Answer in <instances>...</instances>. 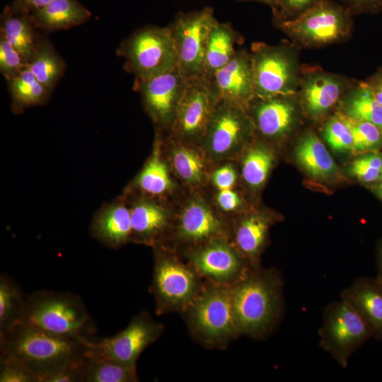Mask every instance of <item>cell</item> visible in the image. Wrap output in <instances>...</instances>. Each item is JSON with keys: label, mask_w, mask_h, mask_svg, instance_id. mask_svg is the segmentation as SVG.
<instances>
[{"label": "cell", "mask_w": 382, "mask_h": 382, "mask_svg": "<svg viewBox=\"0 0 382 382\" xmlns=\"http://www.w3.org/2000/svg\"><path fill=\"white\" fill-rule=\"evenodd\" d=\"M231 294L241 335L257 340L267 338L284 314V281L281 272L261 266L253 268L231 286Z\"/></svg>", "instance_id": "cell-1"}, {"label": "cell", "mask_w": 382, "mask_h": 382, "mask_svg": "<svg viewBox=\"0 0 382 382\" xmlns=\"http://www.w3.org/2000/svg\"><path fill=\"white\" fill-rule=\"evenodd\" d=\"M88 342L20 323L0 334V358L22 364L41 382L46 375L83 359Z\"/></svg>", "instance_id": "cell-2"}, {"label": "cell", "mask_w": 382, "mask_h": 382, "mask_svg": "<svg viewBox=\"0 0 382 382\" xmlns=\"http://www.w3.org/2000/svg\"><path fill=\"white\" fill-rule=\"evenodd\" d=\"M21 323L85 342L95 340L97 331L82 299L68 291L39 290L25 296Z\"/></svg>", "instance_id": "cell-3"}, {"label": "cell", "mask_w": 382, "mask_h": 382, "mask_svg": "<svg viewBox=\"0 0 382 382\" xmlns=\"http://www.w3.org/2000/svg\"><path fill=\"white\" fill-rule=\"evenodd\" d=\"M182 314L192 337L207 348L224 349L241 335L230 286L205 281L202 292Z\"/></svg>", "instance_id": "cell-4"}, {"label": "cell", "mask_w": 382, "mask_h": 382, "mask_svg": "<svg viewBox=\"0 0 382 382\" xmlns=\"http://www.w3.org/2000/svg\"><path fill=\"white\" fill-rule=\"evenodd\" d=\"M150 293L158 315L183 313L204 289L205 281L179 253L163 245L154 247Z\"/></svg>", "instance_id": "cell-5"}, {"label": "cell", "mask_w": 382, "mask_h": 382, "mask_svg": "<svg viewBox=\"0 0 382 382\" xmlns=\"http://www.w3.org/2000/svg\"><path fill=\"white\" fill-rule=\"evenodd\" d=\"M117 53L125 58V69L145 80L178 66L175 43L168 26H143L127 37Z\"/></svg>", "instance_id": "cell-6"}, {"label": "cell", "mask_w": 382, "mask_h": 382, "mask_svg": "<svg viewBox=\"0 0 382 382\" xmlns=\"http://www.w3.org/2000/svg\"><path fill=\"white\" fill-rule=\"evenodd\" d=\"M231 219L221 214L212 201L195 192L175 212L170 233L163 245L175 251L214 239H230Z\"/></svg>", "instance_id": "cell-7"}, {"label": "cell", "mask_w": 382, "mask_h": 382, "mask_svg": "<svg viewBox=\"0 0 382 382\" xmlns=\"http://www.w3.org/2000/svg\"><path fill=\"white\" fill-rule=\"evenodd\" d=\"M351 15L342 4L325 0L297 18L277 25L299 45L321 47L340 42L349 35Z\"/></svg>", "instance_id": "cell-8"}, {"label": "cell", "mask_w": 382, "mask_h": 382, "mask_svg": "<svg viewBox=\"0 0 382 382\" xmlns=\"http://www.w3.org/2000/svg\"><path fill=\"white\" fill-rule=\"evenodd\" d=\"M320 346L342 368H346L352 354L373 332L357 312L345 301L328 304L319 329Z\"/></svg>", "instance_id": "cell-9"}, {"label": "cell", "mask_w": 382, "mask_h": 382, "mask_svg": "<svg viewBox=\"0 0 382 382\" xmlns=\"http://www.w3.org/2000/svg\"><path fill=\"white\" fill-rule=\"evenodd\" d=\"M216 21L214 9L207 6L179 13L168 25L175 43L178 67L187 81L203 76L208 38Z\"/></svg>", "instance_id": "cell-10"}, {"label": "cell", "mask_w": 382, "mask_h": 382, "mask_svg": "<svg viewBox=\"0 0 382 382\" xmlns=\"http://www.w3.org/2000/svg\"><path fill=\"white\" fill-rule=\"evenodd\" d=\"M178 253L204 281L216 284L232 286L253 269L228 238L214 239Z\"/></svg>", "instance_id": "cell-11"}, {"label": "cell", "mask_w": 382, "mask_h": 382, "mask_svg": "<svg viewBox=\"0 0 382 382\" xmlns=\"http://www.w3.org/2000/svg\"><path fill=\"white\" fill-rule=\"evenodd\" d=\"M253 128L247 110L218 100L201 146L212 163L231 161Z\"/></svg>", "instance_id": "cell-12"}, {"label": "cell", "mask_w": 382, "mask_h": 382, "mask_svg": "<svg viewBox=\"0 0 382 382\" xmlns=\"http://www.w3.org/2000/svg\"><path fill=\"white\" fill-rule=\"evenodd\" d=\"M255 97L292 96L297 86L296 66L292 52L282 45H252Z\"/></svg>", "instance_id": "cell-13"}, {"label": "cell", "mask_w": 382, "mask_h": 382, "mask_svg": "<svg viewBox=\"0 0 382 382\" xmlns=\"http://www.w3.org/2000/svg\"><path fill=\"white\" fill-rule=\"evenodd\" d=\"M217 102L208 79L188 81L168 137L201 146Z\"/></svg>", "instance_id": "cell-14"}, {"label": "cell", "mask_w": 382, "mask_h": 382, "mask_svg": "<svg viewBox=\"0 0 382 382\" xmlns=\"http://www.w3.org/2000/svg\"><path fill=\"white\" fill-rule=\"evenodd\" d=\"M164 326L146 311L134 316L129 325L116 335L95 340L91 345L115 361L137 369V360L144 349L162 335Z\"/></svg>", "instance_id": "cell-15"}, {"label": "cell", "mask_w": 382, "mask_h": 382, "mask_svg": "<svg viewBox=\"0 0 382 382\" xmlns=\"http://www.w3.org/2000/svg\"><path fill=\"white\" fill-rule=\"evenodd\" d=\"M187 85V81L178 66L145 80L135 81L134 88L140 93L144 108L157 130L168 132Z\"/></svg>", "instance_id": "cell-16"}, {"label": "cell", "mask_w": 382, "mask_h": 382, "mask_svg": "<svg viewBox=\"0 0 382 382\" xmlns=\"http://www.w3.org/2000/svg\"><path fill=\"white\" fill-rule=\"evenodd\" d=\"M208 79L218 100L248 110L255 98L251 52L238 49L230 61Z\"/></svg>", "instance_id": "cell-17"}, {"label": "cell", "mask_w": 382, "mask_h": 382, "mask_svg": "<svg viewBox=\"0 0 382 382\" xmlns=\"http://www.w3.org/2000/svg\"><path fill=\"white\" fill-rule=\"evenodd\" d=\"M132 216V242L153 248L163 245L168 238L175 212L163 199L143 195L129 206Z\"/></svg>", "instance_id": "cell-18"}, {"label": "cell", "mask_w": 382, "mask_h": 382, "mask_svg": "<svg viewBox=\"0 0 382 382\" xmlns=\"http://www.w3.org/2000/svg\"><path fill=\"white\" fill-rule=\"evenodd\" d=\"M167 160L173 175L185 185L197 190L209 181L212 163L201 146L168 137Z\"/></svg>", "instance_id": "cell-19"}, {"label": "cell", "mask_w": 382, "mask_h": 382, "mask_svg": "<svg viewBox=\"0 0 382 382\" xmlns=\"http://www.w3.org/2000/svg\"><path fill=\"white\" fill-rule=\"evenodd\" d=\"M272 219L263 212H252L231 219L230 241L253 268L260 267V256L267 242Z\"/></svg>", "instance_id": "cell-20"}, {"label": "cell", "mask_w": 382, "mask_h": 382, "mask_svg": "<svg viewBox=\"0 0 382 382\" xmlns=\"http://www.w3.org/2000/svg\"><path fill=\"white\" fill-rule=\"evenodd\" d=\"M290 96L255 97L250 102L248 112H250L248 114L254 127L262 137L278 139L291 129L295 117V107Z\"/></svg>", "instance_id": "cell-21"}, {"label": "cell", "mask_w": 382, "mask_h": 382, "mask_svg": "<svg viewBox=\"0 0 382 382\" xmlns=\"http://www.w3.org/2000/svg\"><path fill=\"white\" fill-rule=\"evenodd\" d=\"M341 299L368 324L373 337L382 340V283L376 278H359L342 291Z\"/></svg>", "instance_id": "cell-22"}, {"label": "cell", "mask_w": 382, "mask_h": 382, "mask_svg": "<svg viewBox=\"0 0 382 382\" xmlns=\"http://www.w3.org/2000/svg\"><path fill=\"white\" fill-rule=\"evenodd\" d=\"M93 237L112 248H119L132 242V225L129 207L117 202L101 209L90 228Z\"/></svg>", "instance_id": "cell-23"}, {"label": "cell", "mask_w": 382, "mask_h": 382, "mask_svg": "<svg viewBox=\"0 0 382 382\" xmlns=\"http://www.w3.org/2000/svg\"><path fill=\"white\" fill-rule=\"evenodd\" d=\"M163 140L157 130L153 151L135 179V186L143 195L164 199L176 188L168 160L162 152Z\"/></svg>", "instance_id": "cell-24"}, {"label": "cell", "mask_w": 382, "mask_h": 382, "mask_svg": "<svg viewBox=\"0 0 382 382\" xmlns=\"http://www.w3.org/2000/svg\"><path fill=\"white\" fill-rule=\"evenodd\" d=\"M301 89L306 111L311 117L317 118L328 112L338 101L345 85L338 76L316 71L303 79Z\"/></svg>", "instance_id": "cell-25"}, {"label": "cell", "mask_w": 382, "mask_h": 382, "mask_svg": "<svg viewBox=\"0 0 382 382\" xmlns=\"http://www.w3.org/2000/svg\"><path fill=\"white\" fill-rule=\"evenodd\" d=\"M30 16L38 30L54 32L83 24L92 13L77 0H54Z\"/></svg>", "instance_id": "cell-26"}, {"label": "cell", "mask_w": 382, "mask_h": 382, "mask_svg": "<svg viewBox=\"0 0 382 382\" xmlns=\"http://www.w3.org/2000/svg\"><path fill=\"white\" fill-rule=\"evenodd\" d=\"M240 174L231 161L212 167L208 183L214 193L212 202L219 212L231 219L241 211L243 199L238 190Z\"/></svg>", "instance_id": "cell-27"}, {"label": "cell", "mask_w": 382, "mask_h": 382, "mask_svg": "<svg viewBox=\"0 0 382 382\" xmlns=\"http://www.w3.org/2000/svg\"><path fill=\"white\" fill-rule=\"evenodd\" d=\"M37 30L30 14L14 12L9 5L4 7L1 14L0 34L19 52L27 66L42 36Z\"/></svg>", "instance_id": "cell-28"}, {"label": "cell", "mask_w": 382, "mask_h": 382, "mask_svg": "<svg viewBox=\"0 0 382 382\" xmlns=\"http://www.w3.org/2000/svg\"><path fill=\"white\" fill-rule=\"evenodd\" d=\"M239 38L230 23H215L208 38L203 76L210 78L230 61L237 50L236 45Z\"/></svg>", "instance_id": "cell-29"}, {"label": "cell", "mask_w": 382, "mask_h": 382, "mask_svg": "<svg viewBox=\"0 0 382 382\" xmlns=\"http://www.w3.org/2000/svg\"><path fill=\"white\" fill-rule=\"evenodd\" d=\"M84 355V382H137V369L129 368L93 347Z\"/></svg>", "instance_id": "cell-30"}, {"label": "cell", "mask_w": 382, "mask_h": 382, "mask_svg": "<svg viewBox=\"0 0 382 382\" xmlns=\"http://www.w3.org/2000/svg\"><path fill=\"white\" fill-rule=\"evenodd\" d=\"M295 154L298 163L315 178L328 179L337 168L324 144L311 132L300 139Z\"/></svg>", "instance_id": "cell-31"}, {"label": "cell", "mask_w": 382, "mask_h": 382, "mask_svg": "<svg viewBox=\"0 0 382 382\" xmlns=\"http://www.w3.org/2000/svg\"><path fill=\"white\" fill-rule=\"evenodd\" d=\"M28 67L51 93L64 74L66 63L50 40L42 35Z\"/></svg>", "instance_id": "cell-32"}, {"label": "cell", "mask_w": 382, "mask_h": 382, "mask_svg": "<svg viewBox=\"0 0 382 382\" xmlns=\"http://www.w3.org/2000/svg\"><path fill=\"white\" fill-rule=\"evenodd\" d=\"M8 89L14 112L45 104L50 95L27 66L18 75L9 79Z\"/></svg>", "instance_id": "cell-33"}, {"label": "cell", "mask_w": 382, "mask_h": 382, "mask_svg": "<svg viewBox=\"0 0 382 382\" xmlns=\"http://www.w3.org/2000/svg\"><path fill=\"white\" fill-rule=\"evenodd\" d=\"M245 150L239 174L248 187L257 190L266 182L274 162V155L271 149L262 143L252 144Z\"/></svg>", "instance_id": "cell-34"}, {"label": "cell", "mask_w": 382, "mask_h": 382, "mask_svg": "<svg viewBox=\"0 0 382 382\" xmlns=\"http://www.w3.org/2000/svg\"><path fill=\"white\" fill-rule=\"evenodd\" d=\"M343 109L345 115L371 122L382 131V105L367 82L359 84L347 96Z\"/></svg>", "instance_id": "cell-35"}, {"label": "cell", "mask_w": 382, "mask_h": 382, "mask_svg": "<svg viewBox=\"0 0 382 382\" xmlns=\"http://www.w3.org/2000/svg\"><path fill=\"white\" fill-rule=\"evenodd\" d=\"M25 296L14 282L0 277V334L21 323Z\"/></svg>", "instance_id": "cell-36"}, {"label": "cell", "mask_w": 382, "mask_h": 382, "mask_svg": "<svg viewBox=\"0 0 382 382\" xmlns=\"http://www.w3.org/2000/svg\"><path fill=\"white\" fill-rule=\"evenodd\" d=\"M343 117L349 126L353 137V151L374 150L382 144V131L375 125L354 119L345 113Z\"/></svg>", "instance_id": "cell-37"}, {"label": "cell", "mask_w": 382, "mask_h": 382, "mask_svg": "<svg viewBox=\"0 0 382 382\" xmlns=\"http://www.w3.org/2000/svg\"><path fill=\"white\" fill-rule=\"evenodd\" d=\"M323 136L330 148L336 152H345L353 149L352 130L342 112L335 114L326 122Z\"/></svg>", "instance_id": "cell-38"}, {"label": "cell", "mask_w": 382, "mask_h": 382, "mask_svg": "<svg viewBox=\"0 0 382 382\" xmlns=\"http://www.w3.org/2000/svg\"><path fill=\"white\" fill-rule=\"evenodd\" d=\"M27 64L14 47L0 34V72L8 81L18 75Z\"/></svg>", "instance_id": "cell-39"}, {"label": "cell", "mask_w": 382, "mask_h": 382, "mask_svg": "<svg viewBox=\"0 0 382 382\" xmlns=\"http://www.w3.org/2000/svg\"><path fill=\"white\" fill-rule=\"evenodd\" d=\"M325 0H275L272 8L277 24L293 20Z\"/></svg>", "instance_id": "cell-40"}, {"label": "cell", "mask_w": 382, "mask_h": 382, "mask_svg": "<svg viewBox=\"0 0 382 382\" xmlns=\"http://www.w3.org/2000/svg\"><path fill=\"white\" fill-rule=\"evenodd\" d=\"M382 167V158L369 154L354 160L350 168V174L363 183H372L378 180Z\"/></svg>", "instance_id": "cell-41"}, {"label": "cell", "mask_w": 382, "mask_h": 382, "mask_svg": "<svg viewBox=\"0 0 382 382\" xmlns=\"http://www.w3.org/2000/svg\"><path fill=\"white\" fill-rule=\"evenodd\" d=\"M0 382H39L37 376L22 364L0 358Z\"/></svg>", "instance_id": "cell-42"}, {"label": "cell", "mask_w": 382, "mask_h": 382, "mask_svg": "<svg viewBox=\"0 0 382 382\" xmlns=\"http://www.w3.org/2000/svg\"><path fill=\"white\" fill-rule=\"evenodd\" d=\"M41 382H84V357L46 375Z\"/></svg>", "instance_id": "cell-43"}, {"label": "cell", "mask_w": 382, "mask_h": 382, "mask_svg": "<svg viewBox=\"0 0 382 382\" xmlns=\"http://www.w3.org/2000/svg\"><path fill=\"white\" fill-rule=\"evenodd\" d=\"M352 14L372 13L382 11V0H341Z\"/></svg>", "instance_id": "cell-44"}, {"label": "cell", "mask_w": 382, "mask_h": 382, "mask_svg": "<svg viewBox=\"0 0 382 382\" xmlns=\"http://www.w3.org/2000/svg\"><path fill=\"white\" fill-rule=\"evenodd\" d=\"M54 0H13L9 5L13 11L30 14Z\"/></svg>", "instance_id": "cell-45"}, {"label": "cell", "mask_w": 382, "mask_h": 382, "mask_svg": "<svg viewBox=\"0 0 382 382\" xmlns=\"http://www.w3.org/2000/svg\"><path fill=\"white\" fill-rule=\"evenodd\" d=\"M367 83L371 88L376 99L382 105V70L378 71Z\"/></svg>", "instance_id": "cell-46"}, {"label": "cell", "mask_w": 382, "mask_h": 382, "mask_svg": "<svg viewBox=\"0 0 382 382\" xmlns=\"http://www.w3.org/2000/svg\"><path fill=\"white\" fill-rule=\"evenodd\" d=\"M376 279L382 283V242L378 248Z\"/></svg>", "instance_id": "cell-47"}, {"label": "cell", "mask_w": 382, "mask_h": 382, "mask_svg": "<svg viewBox=\"0 0 382 382\" xmlns=\"http://www.w3.org/2000/svg\"><path fill=\"white\" fill-rule=\"evenodd\" d=\"M238 1H254L268 5L271 8L274 6L275 0H238Z\"/></svg>", "instance_id": "cell-48"}, {"label": "cell", "mask_w": 382, "mask_h": 382, "mask_svg": "<svg viewBox=\"0 0 382 382\" xmlns=\"http://www.w3.org/2000/svg\"><path fill=\"white\" fill-rule=\"evenodd\" d=\"M376 192L378 197L382 199V185H380L379 186H378L376 189Z\"/></svg>", "instance_id": "cell-49"}, {"label": "cell", "mask_w": 382, "mask_h": 382, "mask_svg": "<svg viewBox=\"0 0 382 382\" xmlns=\"http://www.w3.org/2000/svg\"><path fill=\"white\" fill-rule=\"evenodd\" d=\"M378 180L380 181V185H382V167H381V173H380V175H379V178H378Z\"/></svg>", "instance_id": "cell-50"}]
</instances>
